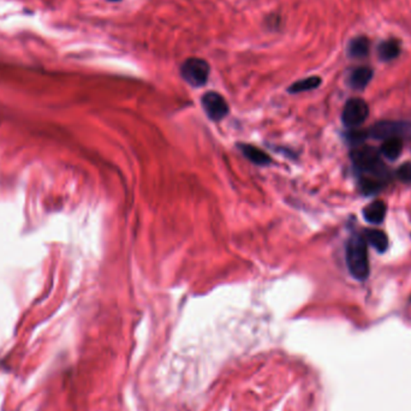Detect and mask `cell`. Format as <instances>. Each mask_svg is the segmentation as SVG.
<instances>
[{
    "label": "cell",
    "instance_id": "cell-4",
    "mask_svg": "<svg viewBox=\"0 0 411 411\" xmlns=\"http://www.w3.org/2000/svg\"><path fill=\"white\" fill-rule=\"evenodd\" d=\"M211 66L202 58L191 57L181 65V76L193 87H202L207 83Z\"/></svg>",
    "mask_w": 411,
    "mask_h": 411
},
{
    "label": "cell",
    "instance_id": "cell-2",
    "mask_svg": "<svg viewBox=\"0 0 411 411\" xmlns=\"http://www.w3.org/2000/svg\"><path fill=\"white\" fill-rule=\"evenodd\" d=\"M346 264L351 276L357 281H366L369 276L367 242L364 236L354 234L346 243Z\"/></svg>",
    "mask_w": 411,
    "mask_h": 411
},
{
    "label": "cell",
    "instance_id": "cell-10",
    "mask_svg": "<svg viewBox=\"0 0 411 411\" xmlns=\"http://www.w3.org/2000/svg\"><path fill=\"white\" fill-rule=\"evenodd\" d=\"M402 52L401 41L397 39L385 40L378 46V56L382 61H391L398 58Z\"/></svg>",
    "mask_w": 411,
    "mask_h": 411
},
{
    "label": "cell",
    "instance_id": "cell-14",
    "mask_svg": "<svg viewBox=\"0 0 411 411\" xmlns=\"http://www.w3.org/2000/svg\"><path fill=\"white\" fill-rule=\"evenodd\" d=\"M322 80L319 76H311V77L303 78L299 80L297 82L292 83L289 87V93L292 94H297V93H303V91H313L320 87Z\"/></svg>",
    "mask_w": 411,
    "mask_h": 411
},
{
    "label": "cell",
    "instance_id": "cell-7",
    "mask_svg": "<svg viewBox=\"0 0 411 411\" xmlns=\"http://www.w3.org/2000/svg\"><path fill=\"white\" fill-rule=\"evenodd\" d=\"M373 70L369 66H359L351 71L348 78L349 86L355 91H364V88L372 81Z\"/></svg>",
    "mask_w": 411,
    "mask_h": 411
},
{
    "label": "cell",
    "instance_id": "cell-15",
    "mask_svg": "<svg viewBox=\"0 0 411 411\" xmlns=\"http://www.w3.org/2000/svg\"><path fill=\"white\" fill-rule=\"evenodd\" d=\"M396 176H397V178H398L399 181H402V182L410 184L411 161H408V163H404V164L401 165V166L398 167V170L396 171Z\"/></svg>",
    "mask_w": 411,
    "mask_h": 411
},
{
    "label": "cell",
    "instance_id": "cell-3",
    "mask_svg": "<svg viewBox=\"0 0 411 411\" xmlns=\"http://www.w3.org/2000/svg\"><path fill=\"white\" fill-rule=\"evenodd\" d=\"M366 135L375 140L411 137V123L398 121H381L371 126Z\"/></svg>",
    "mask_w": 411,
    "mask_h": 411
},
{
    "label": "cell",
    "instance_id": "cell-5",
    "mask_svg": "<svg viewBox=\"0 0 411 411\" xmlns=\"http://www.w3.org/2000/svg\"><path fill=\"white\" fill-rule=\"evenodd\" d=\"M369 106L364 99L352 98L346 101L342 113L343 124L349 129H356L367 121Z\"/></svg>",
    "mask_w": 411,
    "mask_h": 411
},
{
    "label": "cell",
    "instance_id": "cell-6",
    "mask_svg": "<svg viewBox=\"0 0 411 411\" xmlns=\"http://www.w3.org/2000/svg\"><path fill=\"white\" fill-rule=\"evenodd\" d=\"M201 103H202L204 112L207 113L208 118L212 121H221L229 114L230 108L227 101L224 96L216 91H207L202 96Z\"/></svg>",
    "mask_w": 411,
    "mask_h": 411
},
{
    "label": "cell",
    "instance_id": "cell-8",
    "mask_svg": "<svg viewBox=\"0 0 411 411\" xmlns=\"http://www.w3.org/2000/svg\"><path fill=\"white\" fill-rule=\"evenodd\" d=\"M386 212H387V206L385 202L381 200H377L364 208V218L369 224L379 225L385 219Z\"/></svg>",
    "mask_w": 411,
    "mask_h": 411
},
{
    "label": "cell",
    "instance_id": "cell-12",
    "mask_svg": "<svg viewBox=\"0 0 411 411\" xmlns=\"http://www.w3.org/2000/svg\"><path fill=\"white\" fill-rule=\"evenodd\" d=\"M241 151L243 154L247 156L248 159L256 165H269L271 164V158L269 154H266L264 151H261L257 147L251 146V144H239Z\"/></svg>",
    "mask_w": 411,
    "mask_h": 411
},
{
    "label": "cell",
    "instance_id": "cell-9",
    "mask_svg": "<svg viewBox=\"0 0 411 411\" xmlns=\"http://www.w3.org/2000/svg\"><path fill=\"white\" fill-rule=\"evenodd\" d=\"M371 46H372L371 40L364 35H359V36H356L354 39L350 40V43L348 45V54L351 58L362 59L369 54Z\"/></svg>",
    "mask_w": 411,
    "mask_h": 411
},
{
    "label": "cell",
    "instance_id": "cell-11",
    "mask_svg": "<svg viewBox=\"0 0 411 411\" xmlns=\"http://www.w3.org/2000/svg\"><path fill=\"white\" fill-rule=\"evenodd\" d=\"M364 237L366 242L369 243L379 253H385L389 248V237L381 230L366 229Z\"/></svg>",
    "mask_w": 411,
    "mask_h": 411
},
{
    "label": "cell",
    "instance_id": "cell-16",
    "mask_svg": "<svg viewBox=\"0 0 411 411\" xmlns=\"http://www.w3.org/2000/svg\"><path fill=\"white\" fill-rule=\"evenodd\" d=\"M107 1H121V0H107Z\"/></svg>",
    "mask_w": 411,
    "mask_h": 411
},
{
    "label": "cell",
    "instance_id": "cell-1",
    "mask_svg": "<svg viewBox=\"0 0 411 411\" xmlns=\"http://www.w3.org/2000/svg\"><path fill=\"white\" fill-rule=\"evenodd\" d=\"M351 160L359 177V189L364 194H377L391 181V172L381 160L380 151L375 148H355L351 153Z\"/></svg>",
    "mask_w": 411,
    "mask_h": 411
},
{
    "label": "cell",
    "instance_id": "cell-13",
    "mask_svg": "<svg viewBox=\"0 0 411 411\" xmlns=\"http://www.w3.org/2000/svg\"><path fill=\"white\" fill-rule=\"evenodd\" d=\"M402 151V139H389L384 141L379 151H380L381 156H385L389 160H396V159H398Z\"/></svg>",
    "mask_w": 411,
    "mask_h": 411
}]
</instances>
